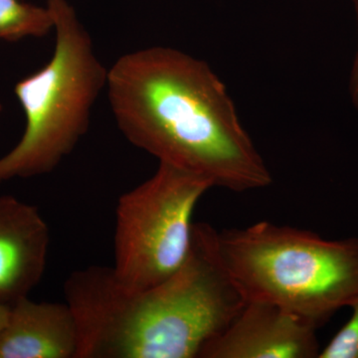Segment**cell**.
Wrapping results in <instances>:
<instances>
[{
  "label": "cell",
  "mask_w": 358,
  "mask_h": 358,
  "mask_svg": "<svg viewBox=\"0 0 358 358\" xmlns=\"http://www.w3.org/2000/svg\"><path fill=\"white\" fill-rule=\"evenodd\" d=\"M106 88L124 138L159 162L231 192L273 182L227 88L204 61L169 47L141 49L115 61Z\"/></svg>",
  "instance_id": "obj_1"
},
{
  "label": "cell",
  "mask_w": 358,
  "mask_h": 358,
  "mask_svg": "<svg viewBox=\"0 0 358 358\" xmlns=\"http://www.w3.org/2000/svg\"><path fill=\"white\" fill-rule=\"evenodd\" d=\"M79 329L77 358H200L246 300L224 263L219 232L194 223L187 257L164 281L134 291L112 267L90 266L64 282Z\"/></svg>",
  "instance_id": "obj_2"
},
{
  "label": "cell",
  "mask_w": 358,
  "mask_h": 358,
  "mask_svg": "<svg viewBox=\"0 0 358 358\" xmlns=\"http://www.w3.org/2000/svg\"><path fill=\"white\" fill-rule=\"evenodd\" d=\"M219 246L245 300L274 303L317 329L358 298V237L261 221L219 232Z\"/></svg>",
  "instance_id": "obj_3"
},
{
  "label": "cell",
  "mask_w": 358,
  "mask_h": 358,
  "mask_svg": "<svg viewBox=\"0 0 358 358\" xmlns=\"http://www.w3.org/2000/svg\"><path fill=\"white\" fill-rule=\"evenodd\" d=\"M56 32L49 62L15 85L24 134L0 157V183L50 173L87 134L92 109L107 86L108 70L67 0H48Z\"/></svg>",
  "instance_id": "obj_4"
},
{
  "label": "cell",
  "mask_w": 358,
  "mask_h": 358,
  "mask_svg": "<svg viewBox=\"0 0 358 358\" xmlns=\"http://www.w3.org/2000/svg\"><path fill=\"white\" fill-rule=\"evenodd\" d=\"M210 188L201 176L159 162L152 178L120 197L112 267L120 284L141 291L182 265L192 244L193 214Z\"/></svg>",
  "instance_id": "obj_5"
},
{
  "label": "cell",
  "mask_w": 358,
  "mask_h": 358,
  "mask_svg": "<svg viewBox=\"0 0 358 358\" xmlns=\"http://www.w3.org/2000/svg\"><path fill=\"white\" fill-rule=\"evenodd\" d=\"M317 327L263 301H247L200 358H319Z\"/></svg>",
  "instance_id": "obj_6"
},
{
  "label": "cell",
  "mask_w": 358,
  "mask_h": 358,
  "mask_svg": "<svg viewBox=\"0 0 358 358\" xmlns=\"http://www.w3.org/2000/svg\"><path fill=\"white\" fill-rule=\"evenodd\" d=\"M50 230L36 207L0 196V303L29 296L43 277Z\"/></svg>",
  "instance_id": "obj_7"
},
{
  "label": "cell",
  "mask_w": 358,
  "mask_h": 358,
  "mask_svg": "<svg viewBox=\"0 0 358 358\" xmlns=\"http://www.w3.org/2000/svg\"><path fill=\"white\" fill-rule=\"evenodd\" d=\"M79 343L67 303H36L26 296L10 306L0 331V358H77Z\"/></svg>",
  "instance_id": "obj_8"
},
{
  "label": "cell",
  "mask_w": 358,
  "mask_h": 358,
  "mask_svg": "<svg viewBox=\"0 0 358 358\" xmlns=\"http://www.w3.org/2000/svg\"><path fill=\"white\" fill-rule=\"evenodd\" d=\"M52 29L54 20L48 6H33L20 0H0V40L43 37Z\"/></svg>",
  "instance_id": "obj_9"
},
{
  "label": "cell",
  "mask_w": 358,
  "mask_h": 358,
  "mask_svg": "<svg viewBox=\"0 0 358 358\" xmlns=\"http://www.w3.org/2000/svg\"><path fill=\"white\" fill-rule=\"evenodd\" d=\"M350 308L352 317L322 348L319 358H358V298Z\"/></svg>",
  "instance_id": "obj_10"
},
{
  "label": "cell",
  "mask_w": 358,
  "mask_h": 358,
  "mask_svg": "<svg viewBox=\"0 0 358 358\" xmlns=\"http://www.w3.org/2000/svg\"><path fill=\"white\" fill-rule=\"evenodd\" d=\"M352 3L353 7H355V17H357V44L352 71H350V95L353 107L358 110V0H352Z\"/></svg>",
  "instance_id": "obj_11"
},
{
  "label": "cell",
  "mask_w": 358,
  "mask_h": 358,
  "mask_svg": "<svg viewBox=\"0 0 358 358\" xmlns=\"http://www.w3.org/2000/svg\"><path fill=\"white\" fill-rule=\"evenodd\" d=\"M9 312H10V306L0 303V331L6 327L7 320H8Z\"/></svg>",
  "instance_id": "obj_12"
},
{
  "label": "cell",
  "mask_w": 358,
  "mask_h": 358,
  "mask_svg": "<svg viewBox=\"0 0 358 358\" xmlns=\"http://www.w3.org/2000/svg\"><path fill=\"white\" fill-rule=\"evenodd\" d=\"M1 110H2V103H0V112H1Z\"/></svg>",
  "instance_id": "obj_13"
}]
</instances>
